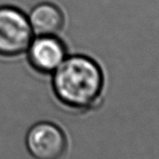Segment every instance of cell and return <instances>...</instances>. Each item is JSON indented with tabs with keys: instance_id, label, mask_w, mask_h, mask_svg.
Segmentation results:
<instances>
[{
	"instance_id": "obj_3",
	"label": "cell",
	"mask_w": 159,
	"mask_h": 159,
	"mask_svg": "<svg viewBox=\"0 0 159 159\" xmlns=\"http://www.w3.org/2000/svg\"><path fill=\"white\" fill-rule=\"evenodd\" d=\"M25 147L34 159H62L67 150V138L54 123L42 121L33 125L25 135Z\"/></svg>"
},
{
	"instance_id": "obj_2",
	"label": "cell",
	"mask_w": 159,
	"mask_h": 159,
	"mask_svg": "<svg viewBox=\"0 0 159 159\" xmlns=\"http://www.w3.org/2000/svg\"><path fill=\"white\" fill-rule=\"evenodd\" d=\"M35 37L27 15L13 6L0 7V56L25 53Z\"/></svg>"
},
{
	"instance_id": "obj_1",
	"label": "cell",
	"mask_w": 159,
	"mask_h": 159,
	"mask_svg": "<svg viewBox=\"0 0 159 159\" xmlns=\"http://www.w3.org/2000/svg\"><path fill=\"white\" fill-rule=\"evenodd\" d=\"M52 84L56 98L65 107L87 111L101 100L104 75L93 58L83 54L67 55L52 73Z\"/></svg>"
},
{
	"instance_id": "obj_5",
	"label": "cell",
	"mask_w": 159,
	"mask_h": 159,
	"mask_svg": "<svg viewBox=\"0 0 159 159\" xmlns=\"http://www.w3.org/2000/svg\"><path fill=\"white\" fill-rule=\"evenodd\" d=\"M35 36H57L65 25V15L53 3L42 2L36 5L27 15Z\"/></svg>"
},
{
	"instance_id": "obj_4",
	"label": "cell",
	"mask_w": 159,
	"mask_h": 159,
	"mask_svg": "<svg viewBox=\"0 0 159 159\" xmlns=\"http://www.w3.org/2000/svg\"><path fill=\"white\" fill-rule=\"evenodd\" d=\"M25 52L31 66L42 74H52L67 56L66 47L57 36H35Z\"/></svg>"
}]
</instances>
